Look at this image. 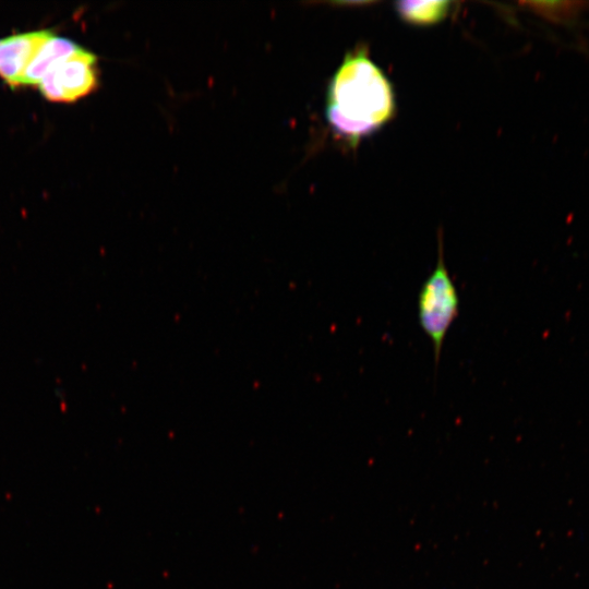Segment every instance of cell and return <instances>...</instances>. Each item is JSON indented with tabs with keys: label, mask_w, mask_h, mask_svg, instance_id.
<instances>
[{
	"label": "cell",
	"mask_w": 589,
	"mask_h": 589,
	"mask_svg": "<svg viewBox=\"0 0 589 589\" xmlns=\"http://www.w3.org/2000/svg\"><path fill=\"white\" fill-rule=\"evenodd\" d=\"M395 110L393 86L366 50L348 52L327 88L325 112L332 130L354 144L389 122Z\"/></svg>",
	"instance_id": "obj_1"
},
{
	"label": "cell",
	"mask_w": 589,
	"mask_h": 589,
	"mask_svg": "<svg viewBox=\"0 0 589 589\" xmlns=\"http://www.w3.org/2000/svg\"><path fill=\"white\" fill-rule=\"evenodd\" d=\"M440 237L437 264L423 283L418 298L419 323L433 345L437 365L446 334L458 315L459 297L446 266Z\"/></svg>",
	"instance_id": "obj_2"
},
{
	"label": "cell",
	"mask_w": 589,
	"mask_h": 589,
	"mask_svg": "<svg viewBox=\"0 0 589 589\" xmlns=\"http://www.w3.org/2000/svg\"><path fill=\"white\" fill-rule=\"evenodd\" d=\"M97 57L81 48L56 63L38 83L43 96L52 101H74L97 86Z\"/></svg>",
	"instance_id": "obj_3"
},
{
	"label": "cell",
	"mask_w": 589,
	"mask_h": 589,
	"mask_svg": "<svg viewBox=\"0 0 589 589\" xmlns=\"http://www.w3.org/2000/svg\"><path fill=\"white\" fill-rule=\"evenodd\" d=\"M53 33L38 29L0 39V76L12 88L21 87L23 74L43 43Z\"/></svg>",
	"instance_id": "obj_4"
},
{
	"label": "cell",
	"mask_w": 589,
	"mask_h": 589,
	"mask_svg": "<svg viewBox=\"0 0 589 589\" xmlns=\"http://www.w3.org/2000/svg\"><path fill=\"white\" fill-rule=\"evenodd\" d=\"M81 48L76 43L52 34L38 48L27 65L21 80V86L38 85L56 63L72 56Z\"/></svg>",
	"instance_id": "obj_5"
},
{
	"label": "cell",
	"mask_w": 589,
	"mask_h": 589,
	"mask_svg": "<svg viewBox=\"0 0 589 589\" xmlns=\"http://www.w3.org/2000/svg\"><path fill=\"white\" fill-rule=\"evenodd\" d=\"M452 1H398L395 11L407 24L432 26L446 19L452 10Z\"/></svg>",
	"instance_id": "obj_6"
},
{
	"label": "cell",
	"mask_w": 589,
	"mask_h": 589,
	"mask_svg": "<svg viewBox=\"0 0 589 589\" xmlns=\"http://www.w3.org/2000/svg\"><path fill=\"white\" fill-rule=\"evenodd\" d=\"M522 8L554 23H570L585 11L584 1H525Z\"/></svg>",
	"instance_id": "obj_7"
}]
</instances>
